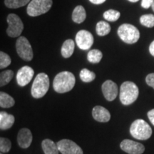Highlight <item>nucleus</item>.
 I'll use <instances>...</instances> for the list:
<instances>
[{"instance_id": "7", "label": "nucleus", "mask_w": 154, "mask_h": 154, "mask_svg": "<svg viewBox=\"0 0 154 154\" xmlns=\"http://www.w3.org/2000/svg\"><path fill=\"white\" fill-rule=\"evenodd\" d=\"M7 21L9 25L7 29V35L13 38L20 36L24 29V24L19 17L15 14H9Z\"/></svg>"}, {"instance_id": "30", "label": "nucleus", "mask_w": 154, "mask_h": 154, "mask_svg": "<svg viewBox=\"0 0 154 154\" xmlns=\"http://www.w3.org/2000/svg\"><path fill=\"white\" fill-rule=\"evenodd\" d=\"M146 84L154 89V73L149 74L146 78Z\"/></svg>"}, {"instance_id": "17", "label": "nucleus", "mask_w": 154, "mask_h": 154, "mask_svg": "<svg viewBox=\"0 0 154 154\" xmlns=\"http://www.w3.org/2000/svg\"><path fill=\"white\" fill-rule=\"evenodd\" d=\"M86 18V10L84 7L79 5L75 7L72 13V20L77 24L84 22Z\"/></svg>"}, {"instance_id": "15", "label": "nucleus", "mask_w": 154, "mask_h": 154, "mask_svg": "<svg viewBox=\"0 0 154 154\" xmlns=\"http://www.w3.org/2000/svg\"><path fill=\"white\" fill-rule=\"evenodd\" d=\"M92 116L96 121L102 123L108 122L111 119V114L109 111L101 106H96L94 107L92 110Z\"/></svg>"}, {"instance_id": "24", "label": "nucleus", "mask_w": 154, "mask_h": 154, "mask_svg": "<svg viewBox=\"0 0 154 154\" xmlns=\"http://www.w3.org/2000/svg\"><path fill=\"white\" fill-rule=\"evenodd\" d=\"M79 76L82 82L88 83L95 79L96 74H94V72H91L87 69H83L80 72Z\"/></svg>"}, {"instance_id": "36", "label": "nucleus", "mask_w": 154, "mask_h": 154, "mask_svg": "<svg viewBox=\"0 0 154 154\" xmlns=\"http://www.w3.org/2000/svg\"><path fill=\"white\" fill-rule=\"evenodd\" d=\"M151 7H152V9H153V11H154V2L153 3V5H152Z\"/></svg>"}, {"instance_id": "31", "label": "nucleus", "mask_w": 154, "mask_h": 154, "mask_svg": "<svg viewBox=\"0 0 154 154\" xmlns=\"http://www.w3.org/2000/svg\"><path fill=\"white\" fill-rule=\"evenodd\" d=\"M154 0H142L141 6L144 9H149L150 7H151Z\"/></svg>"}, {"instance_id": "27", "label": "nucleus", "mask_w": 154, "mask_h": 154, "mask_svg": "<svg viewBox=\"0 0 154 154\" xmlns=\"http://www.w3.org/2000/svg\"><path fill=\"white\" fill-rule=\"evenodd\" d=\"M140 22L142 25L146 27L151 28L154 26V15L153 14H144L140 18Z\"/></svg>"}, {"instance_id": "11", "label": "nucleus", "mask_w": 154, "mask_h": 154, "mask_svg": "<svg viewBox=\"0 0 154 154\" xmlns=\"http://www.w3.org/2000/svg\"><path fill=\"white\" fill-rule=\"evenodd\" d=\"M121 149L128 154H142L145 151L143 144L129 139H125L121 143Z\"/></svg>"}, {"instance_id": "18", "label": "nucleus", "mask_w": 154, "mask_h": 154, "mask_svg": "<svg viewBox=\"0 0 154 154\" xmlns=\"http://www.w3.org/2000/svg\"><path fill=\"white\" fill-rule=\"evenodd\" d=\"M42 149L45 154H59V150L57 143L50 139H44L42 143Z\"/></svg>"}, {"instance_id": "1", "label": "nucleus", "mask_w": 154, "mask_h": 154, "mask_svg": "<svg viewBox=\"0 0 154 154\" xmlns=\"http://www.w3.org/2000/svg\"><path fill=\"white\" fill-rule=\"evenodd\" d=\"M76 78L72 72H62L55 76L53 82V88L57 93H66L74 88Z\"/></svg>"}, {"instance_id": "9", "label": "nucleus", "mask_w": 154, "mask_h": 154, "mask_svg": "<svg viewBox=\"0 0 154 154\" xmlns=\"http://www.w3.org/2000/svg\"><path fill=\"white\" fill-rule=\"evenodd\" d=\"M76 43L79 49L88 50L94 44V36L86 30H80L76 35Z\"/></svg>"}, {"instance_id": "22", "label": "nucleus", "mask_w": 154, "mask_h": 154, "mask_svg": "<svg viewBox=\"0 0 154 154\" xmlns=\"http://www.w3.org/2000/svg\"><path fill=\"white\" fill-rule=\"evenodd\" d=\"M32 0H5L6 7L10 9H17L29 5Z\"/></svg>"}, {"instance_id": "20", "label": "nucleus", "mask_w": 154, "mask_h": 154, "mask_svg": "<svg viewBox=\"0 0 154 154\" xmlns=\"http://www.w3.org/2000/svg\"><path fill=\"white\" fill-rule=\"evenodd\" d=\"M14 103V99L10 95L2 91L0 93V106L2 108L12 107Z\"/></svg>"}, {"instance_id": "6", "label": "nucleus", "mask_w": 154, "mask_h": 154, "mask_svg": "<svg viewBox=\"0 0 154 154\" xmlns=\"http://www.w3.org/2000/svg\"><path fill=\"white\" fill-rule=\"evenodd\" d=\"M52 4V0H32L27 6L26 12L30 17L40 16L48 12Z\"/></svg>"}, {"instance_id": "28", "label": "nucleus", "mask_w": 154, "mask_h": 154, "mask_svg": "<svg viewBox=\"0 0 154 154\" xmlns=\"http://www.w3.org/2000/svg\"><path fill=\"white\" fill-rule=\"evenodd\" d=\"M11 58L8 54L1 51L0 52V69H5L11 64Z\"/></svg>"}, {"instance_id": "16", "label": "nucleus", "mask_w": 154, "mask_h": 154, "mask_svg": "<svg viewBox=\"0 0 154 154\" xmlns=\"http://www.w3.org/2000/svg\"><path fill=\"white\" fill-rule=\"evenodd\" d=\"M14 116L9 114L5 111L0 112V128L2 130H7L13 126L14 123Z\"/></svg>"}, {"instance_id": "8", "label": "nucleus", "mask_w": 154, "mask_h": 154, "mask_svg": "<svg viewBox=\"0 0 154 154\" xmlns=\"http://www.w3.org/2000/svg\"><path fill=\"white\" fill-rule=\"evenodd\" d=\"M16 49L19 57L23 60L29 61L33 59L34 54L32 46L28 39L24 36H19L16 42Z\"/></svg>"}, {"instance_id": "32", "label": "nucleus", "mask_w": 154, "mask_h": 154, "mask_svg": "<svg viewBox=\"0 0 154 154\" xmlns=\"http://www.w3.org/2000/svg\"><path fill=\"white\" fill-rule=\"evenodd\" d=\"M148 117H149L150 121L151 122V124L154 126V109H152V110L149 111L147 113Z\"/></svg>"}, {"instance_id": "3", "label": "nucleus", "mask_w": 154, "mask_h": 154, "mask_svg": "<svg viewBox=\"0 0 154 154\" xmlns=\"http://www.w3.org/2000/svg\"><path fill=\"white\" fill-rule=\"evenodd\" d=\"M130 134L138 140H147L152 135V129L147 122L143 119H137L132 123L130 127Z\"/></svg>"}, {"instance_id": "29", "label": "nucleus", "mask_w": 154, "mask_h": 154, "mask_svg": "<svg viewBox=\"0 0 154 154\" xmlns=\"http://www.w3.org/2000/svg\"><path fill=\"white\" fill-rule=\"evenodd\" d=\"M11 147V141L8 138L2 137L0 138V151L2 153H7Z\"/></svg>"}, {"instance_id": "34", "label": "nucleus", "mask_w": 154, "mask_h": 154, "mask_svg": "<svg viewBox=\"0 0 154 154\" xmlns=\"http://www.w3.org/2000/svg\"><path fill=\"white\" fill-rule=\"evenodd\" d=\"M149 51L150 53H151V54L154 57V41L152 42L151 45H150Z\"/></svg>"}, {"instance_id": "10", "label": "nucleus", "mask_w": 154, "mask_h": 154, "mask_svg": "<svg viewBox=\"0 0 154 154\" xmlns=\"http://www.w3.org/2000/svg\"><path fill=\"white\" fill-rule=\"evenodd\" d=\"M57 146L61 154H84L80 146L71 140H59L57 143Z\"/></svg>"}, {"instance_id": "5", "label": "nucleus", "mask_w": 154, "mask_h": 154, "mask_svg": "<svg viewBox=\"0 0 154 154\" xmlns=\"http://www.w3.org/2000/svg\"><path fill=\"white\" fill-rule=\"evenodd\" d=\"M118 35L125 43L132 44L138 41L140 38V32L134 25L123 24L119 27Z\"/></svg>"}, {"instance_id": "21", "label": "nucleus", "mask_w": 154, "mask_h": 154, "mask_svg": "<svg viewBox=\"0 0 154 154\" xmlns=\"http://www.w3.org/2000/svg\"><path fill=\"white\" fill-rule=\"evenodd\" d=\"M96 32L99 36H103L107 35L111 32V26L108 22L101 21L96 26Z\"/></svg>"}, {"instance_id": "13", "label": "nucleus", "mask_w": 154, "mask_h": 154, "mask_svg": "<svg viewBox=\"0 0 154 154\" xmlns=\"http://www.w3.org/2000/svg\"><path fill=\"white\" fill-rule=\"evenodd\" d=\"M102 92L106 99L112 101L116 98L118 94V86L116 84L111 80H107L102 84Z\"/></svg>"}, {"instance_id": "33", "label": "nucleus", "mask_w": 154, "mask_h": 154, "mask_svg": "<svg viewBox=\"0 0 154 154\" xmlns=\"http://www.w3.org/2000/svg\"><path fill=\"white\" fill-rule=\"evenodd\" d=\"M89 1L94 5H101V4L104 3L106 0H89Z\"/></svg>"}, {"instance_id": "35", "label": "nucleus", "mask_w": 154, "mask_h": 154, "mask_svg": "<svg viewBox=\"0 0 154 154\" xmlns=\"http://www.w3.org/2000/svg\"><path fill=\"white\" fill-rule=\"evenodd\" d=\"M128 1L131 2H137L139 1V0H128Z\"/></svg>"}, {"instance_id": "23", "label": "nucleus", "mask_w": 154, "mask_h": 154, "mask_svg": "<svg viewBox=\"0 0 154 154\" xmlns=\"http://www.w3.org/2000/svg\"><path fill=\"white\" fill-rule=\"evenodd\" d=\"M103 54L100 50L92 49L88 51L87 54V59L89 62L93 63H97L101 61Z\"/></svg>"}, {"instance_id": "14", "label": "nucleus", "mask_w": 154, "mask_h": 154, "mask_svg": "<svg viewBox=\"0 0 154 154\" xmlns=\"http://www.w3.org/2000/svg\"><path fill=\"white\" fill-rule=\"evenodd\" d=\"M17 141L19 146L22 149H27L32 142V134L28 128H22L18 133Z\"/></svg>"}, {"instance_id": "26", "label": "nucleus", "mask_w": 154, "mask_h": 154, "mask_svg": "<svg viewBox=\"0 0 154 154\" xmlns=\"http://www.w3.org/2000/svg\"><path fill=\"white\" fill-rule=\"evenodd\" d=\"M121 16V13L119 11L114 10V9H109V10L106 11L103 13V18L108 22H116L119 19Z\"/></svg>"}, {"instance_id": "12", "label": "nucleus", "mask_w": 154, "mask_h": 154, "mask_svg": "<svg viewBox=\"0 0 154 154\" xmlns=\"http://www.w3.org/2000/svg\"><path fill=\"white\" fill-rule=\"evenodd\" d=\"M34 74V72L32 67L24 66L19 69L17 74V84L20 86L27 85L32 79Z\"/></svg>"}, {"instance_id": "25", "label": "nucleus", "mask_w": 154, "mask_h": 154, "mask_svg": "<svg viewBox=\"0 0 154 154\" xmlns=\"http://www.w3.org/2000/svg\"><path fill=\"white\" fill-rule=\"evenodd\" d=\"M14 76V72L11 70L4 71L0 74V86H4L11 82Z\"/></svg>"}, {"instance_id": "4", "label": "nucleus", "mask_w": 154, "mask_h": 154, "mask_svg": "<svg viewBox=\"0 0 154 154\" xmlns=\"http://www.w3.org/2000/svg\"><path fill=\"white\" fill-rule=\"evenodd\" d=\"M49 88V79L45 73H40L36 76L32 86L31 93L35 99H40L47 93Z\"/></svg>"}, {"instance_id": "19", "label": "nucleus", "mask_w": 154, "mask_h": 154, "mask_svg": "<svg viewBox=\"0 0 154 154\" xmlns=\"http://www.w3.org/2000/svg\"><path fill=\"white\" fill-rule=\"evenodd\" d=\"M75 44L74 42L72 39H67L63 42L62 47H61V53L63 57L69 58L72 57L74 51Z\"/></svg>"}, {"instance_id": "2", "label": "nucleus", "mask_w": 154, "mask_h": 154, "mask_svg": "<svg viewBox=\"0 0 154 154\" xmlns=\"http://www.w3.org/2000/svg\"><path fill=\"white\" fill-rule=\"evenodd\" d=\"M139 90L136 84L132 82H125L120 88V101L124 105L131 104L137 99Z\"/></svg>"}]
</instances>
